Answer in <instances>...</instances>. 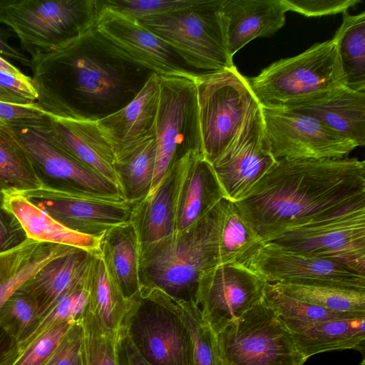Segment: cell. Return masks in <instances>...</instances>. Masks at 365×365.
<instances>
[{
    "label": "cell",
    "instance_id": "5",
    "mask_svg": "<svg viewBox=\"0 0 365 365\" xmlns=\"http://www.w3.org/2000/svg\"><path fill=\"white\" fill-rule=\"evenodd\" d=\"M223 0H198L175 13L138 19L164 40L198 76L235 66L222 24Z\"/></svg>",
    "mask_w": 365,
    "mask_h": 365
},
{
    "label": "cell",
    "instance_id": "35",
    "mask_svg": "<svg viewBox=\"0 0 365 365\" xmlns=\"http://www.w3.org/2000/svg\"><path fill=\"white\" fill-rule=\"evenodd\" d=\"M41 188L31 160L9 128L0 123V197Z\"/></svg>",
    "mask_w": 365,
    "mask_h": 365
},
{
    "label": "cell",
    "instance_id": "9",
    "mask_svg": "<svg viewBox=\"0 0 365 365\" xmlns=\"http://www.w3.org/2000/svg\"><path fill=\"white\" fill-rule=\"evenodd\" d=\"M204 158L212 163L242 127L255 100L235 66L195 78Z\"/></svg>",
    "mask_w": 365,
    "mask_h": 365
},
{
    "label": "cell",
    "instance_id": "49",
    "mask_svg": "<svg viewBox=\"0 0 365 365\" xmlns=\"http://www.w3.org/2000/svg\"><path fill=\"white\" fill-rule=\"evenodd\" d=\"M12 34L11 31L0 26V56L14 59L30 67V58L9 43V38L13 36Z\"/></svg>",
    "mask_w": 365,
    "mask_h": 365
},
{
    "label": "cell",
    "instance_id": "11",
    "mask_svg": "<svg viewBox=\"0 0 365 365\" xmlns=\"http://www.w3.org/2000/svg\"><path fill=\"white\" fill-rule=\"evenodd\" d=\"M266 242L335 260L365 274V207L287 229L269 237Z\"/></svg>",
    "mask_w": 365,
    "mask_h": 365
},
{
    "label": "cell",
    "instance_id": "29",
    "mask_svg": "<svg viewBox=\"0 0 365 365\" xmlns=\"http://www.w3.org/2000/svg\"><path fill=\"white\" fill-rule=\"evenodd\" d=\"M101 255L124 297L140 298V242L131 222L116 226L101 237Z\"/></svg>",
    "mask_w": 365,
    "mask_h": 365
},
{
    "label": "cell",
    "instance_id": "23",
    "mask_svg": "<svg viewBox=\"0 0 365 365\" xmlns=\"http://www.w3.org/2000/svg\"><path fill=\"white\" fill-rule=\"evenodd\" d=\"M287 11L282 0H223L221 14L230 56L255 38L277 32Z\"/></svg>",
    "mask_w": 365,
    "mask_h": 365
},
{
    "label": "cell",
    "instance_id": "26",
    "mask_svg": "<svg viewBox=\"0 0 365 365\" xmlns=\"http://www.w3.org/2000/svg\"><path fill=\"white\" fill-rule=\"evenodd\" d=\"M282 319L306 359L333 350L357 349L364 353L365 317L320 322Z\"/></svg>",
    "mask_w": 365,
    "mask_h": 365
},
{
    "label": "cell",
    "instance_id": "1",
    "mask_svg": "<svg viewBox=\"0 0 365 365\" xmlns=\"http://www.w3.org/2000/svg\"><path fill=\"white\" fill-rule=\"evenodd\" d=\"M235 203L264 242L287 229L365 207V163L348 158L279 160Z\"/></svg>",
    "mask_w": 365,
    "mask_h": 365
},
{
    "label": "cell",
    "instance_id": "42",
    "mask_svg": "<svg viewBox=\"0 0 365 365\" xmlns=\"http://www.w3.org/2000/svg\"><path fill=\"white\" fill-rule=\"evenodd\" d=\"M74 323H61L41 333L21 351L13 365H43Z\"/></svg>",
    "mask_w": 365,
    "mask_h": 365
},
{
    "label": "cell",
    "instance_id": "24",
    "mask_svg": "<svg viewBox=\"0 0 365 365\" xmlns=\"http://www.w3.org/2000/svg\"><path fill=\"white\" fill-rule=\"evenodd\" d=\"M225 197L212 165L197 152H191L180 185L175 232L190 227Z\"/></svg>",
    "mask_w": 365,
    "mask_h": 365
},
{
    "label": "cell",
    "instance_id": "50",
    "mask_svg": "<svg viewBox=\"0 0 365 365\" xmlns=\"http://www.w3.org/2000/svg\"><path fill=\"white\" fill-rule=\"evenodd\" d=\"M119 360L120 365H150L140 356L125 334L120 340Z\"/></svg>",
    "mask_w": 365,
    "mask_h": 365
},
{
    "label": "cell",
    "instance_id": "37",
    "mask_svg": "<svg viewBox=\"0 0 365 365\" xmlns=\"http://www.w3.org/2000/svg\"><path fill=\"white\" fill-rule=\"evenodd\" d=\"M82 365H120L119 343L122 337L106 330L87 307L81 319Z\"/></svg>",
    "mask_w": 365,
    "mask_h": 365
},
{
    "label": "cell",
    "instance_id": "41",
    "mask_svg": "<svg viewBox=\"0 0 365 365\" xmlns=\"http://www.w3.org/2000/svg\"><path fill=\"white\" fill-rule=\"evenodd\" d=\"M198 0H99L103 6L113 9L137 19L158 16L186 9Z\"/></svg>",
    "mask_w": 365,
    "mask_h": 365
},
{
    "label": "cell",
    "instance_id": "31",
    "mask_svg": "<svg viewBox=\"0 0 365 365\" xmlns=\"http://www.w3.org/2000/svg\"><path fill=\"white\" fill-rule=\"evenodd\" d=\"M71 247L28 239L20 246L0 253V308L41 267Z\"/></svg>",
    "mask_w": 365,
    "mask_h": 365
},
{
    "label": "cell",
    "instance_id": "19",
    "mask_svg": "<svg viewBox=\"0 0 365 365\" xmlns=\"http://www.w3.org/2000/svg\"><path fill=\"white\" fill-rule=\"evenodd\" d=\"M97 120L58 118L47 115L36 125L30 127L37 129L58 148L120 190L114 170L113 150Z\"/></svg>",
    "mask_w": 365,
    "mask_h": 365
},
{
    "label": "cell",
    "instance_id": "45",
    "mask_svg": "<svg viewBox=\"0 0 365 365\" xmlns=\"http://www.w3.org/2000/svg\"><path fill=\"white\" fill-rule=\"evenodd\" d=\"M44 112L36 103H14L0 101V123L4 125H35L46 118Z\"/></svg>",
    "mask_w": 365,
    "mask_h": 365
},
{
    "label": "cell",
    "instance_id": "32",
    "mask_svg": "<svg viewBox=\"0 0 365 365\" xmlns=\"http://www.w3.org/2000/svg\"><path fill=\"white\" fill-rule=\"evenodd\" d=\"M140 296L163 306L180 319L192 344L195 365H220L216 334L195 302L173 298L156 289L140 290Z\"/></svg>",
    "mask_w": 365,
    "mask_h": 365
},
{
    "label": "cell",
    "instance_id": "27",
    "mask_svg": "<svg viewBox=\"0 0 365 365\" xmlns=\"http://www.w3.org/2000/svg\"><path fill=\"white\" fill-rule=\"evenodd\" d=\"M139 299H127L108 270L101 253L93 255L89 273L88 309L106 330L118 337H123L132 312Z\"/></svg>",
    "mask_w": 365,
    "mask_h": 365
},
{
    "label": "cell",
    "instance_id": "36",
    "mask_svg": "<svg viewBox=\"0 0 365 365\" xmlns=\"http://www.w3.org/2000/svg\"><path fill=\"white\" fill-rule=\"evenodd\" d=\"M272 285L287 296L329 310L365 313V289L326 284L277 283Z\"/></svg>",
    "mask_w": 365,
    "mask_h": 365
},
{
    "label": "cell",
    "instance_id": "2",
    "mask_svg": "<svg viewBox=\"0 0 365 365\" xmlns=\"http://www.w3.org/2000/svg\"><path fill=\"white\" fill-rule=\"evenodd\" d=\"M30 61L36 103L51 117L93 119V107L98 120L97 107L102 118L125 106L141 89L130 85L126 74L127 66L132 63L106 49L92 29L58 49L31 56Z\"/></svg>",
    "mask_w": 365,
    "mask_h": 365
},
{
    "label": "cell",
    "instance_id": "3",
    "mask_svg": "<svg viewBox=\"0 0 365 365\" xmlns=\"http://www.w3.org/2000/svg\"><path fill=\"white\" fill-rule=\"evenodd\" d=\"M212 208L185 230L140 245V290L195 303L200 275L218 264Z\"/></svg>",
    "mask_w": 365,
    "mask_h": 365
},
{
    "label": "cell",
    "instance_id": "28",
    "mask_svg": "<svg viewBox=\"0 0 365 365\" xmlns=\"http://www.w3.org/2000/svg\"><path fill=\"white\" fill-rule=\"evenodd\" d=\"M212 210L218 264L246 266L264 242L235 202L223 197Z\"/></svg>",
    "mask_w": 365,
    "mask_h": 365
},
{
    "label": "cell",
    "instance_id": "48",
    "mask_svg": "<svg viewBox=\"0 0 365 365\" xmlns=\"http://www.w3.org/2000/svg\"><path fill=\"white\" fill-rule=\"evenodd\" d=\"M20 354L19 343L0 327V365H13Z\"/></svg>",
    "mask_w": 365,
    "mask_h": 365
},
{
    "label": "cell",
    "instance_id": "10",
    "mask_svg": "<svg viewBox=\"0 0 365 365\" xmlns=\"http://www.w3.org/2000/svg\"><path fill=\"white\" fill-rule=\"evenodd\" d=\"M98 4L92 32L110 52L159 76H198L169 44L137 19L103 6L99 0Z\"/></svg>",
    "mask_w": 365,
    "mask_h": 365
},
{
    "label": "cell",
    "instance_id": "33",
    "mask_svg": "<svg viewBox=\"0 0 365 365\" xmlns=\"http://www.w3.org/2000/svg\"><path fill=\"white\" fill-rule=\"evenodd\" d=\"M341 73V84L365 91V12L343 13L341 26L334 37Z\"/></svg>",
    "mask_w": 365,
    "mask_h": 365
},
{
    "label": "cell",
    "instance_id": "8",
    "mask_svg": "<svg viewBox=\"0 0 365 365\" xmlns=\"http://www.w3.org/2000/svg\"><path fill=\"white\" fill-rule=\"evenodd\" d=\"M195 78L159 76L156 157L149 194L178 159L190 151L203 155Z\"/></svg>",
    "mask_w": 365,
    "mask_h": 365
},
{
    "label": "cell",
    "instance_id": "14",
    "mask_svg": "<svg viewBox=\"0 0 365 365\" xmlns=\"http://www.w3.org/2000/svg\"><path fill=\"white\" fill-rule=\"evenodd\" d=\"M267 283L245 265L217 264L200 275L195 304L217 334L263 299Z\"/></svg>",
    "mask_w": 365,
    "mask_h": 365
},
{
    "label": "cell",
    "instance_id": "34",
    "mask_svg": "<svg viewBox=\"0 0 365 365\" xmlns=\"http://www.w3.org/2000/svg\"><path fill=\"white\" fill-rule=\"evenodd\" d=\"M155 157V137L115 155L114 170L127 201L135 202L149 194Z\"/></svg>",
    "mask_w": 365,
    "mask_h": 365
},
{
    "label": "cell",
    "instance_id": "30",
    "mask_svg": "<svg viewBox=\"0 0 365 365\" xmlns=\"http://www.w3.org/2000/svg\"><path fill=\"white\" fill-rule=\"evenodd\" d=\"M4 203L17 217L28 239L75 247L92 254L101 253V238L69 230L32 204L22 194L6 195Z\"/></svg>",
    "mask_w": 365,
    "mask_h": 365
},
{
    "label": "cell",
    "instance_id": "16",
    "mask_svg": "<svg viewBox=\"0 0 365 365\" xmlns=\"http://www.w3.org/2000/svg\"><path fill=\"white\" fill-rule=\"evenodd\" d=\"M125 335L150 365H195L185 328L173 313L153 301L139 299Z\"/></svg>",
    "mask_w": 365,
    "mask_h": 365
},
{
    "label": "cell",
    "instance_id": "7",
    "mask_svg": "<svg viewBox=\"0 0 365 365\" xmlns=\"http://www.w3.org/2000/svg\"><path fill=\"white\" fill-rule=\"evenodd\" d=\"M220 365H303L283 319L263 299L216 334Z\"/></svg>",
    "mask_w": 365,
    "mask_h": 365
},
{
    "label": "cell",
    "instance_id": "4",
    "mask_svg": "<svg viewBox=\"0 0 365 365\" xmlns=\"http://www.w3.org/2000/svg\"><path fill=\"white\" fill-rule=\"evenodd\" d=\"M98 0H0V24L31 56L58 49L93 28Z\"/></svg>",
    "mask_w": 365,
    "mask_h": 365
},
{
    "label": "cell",
    "instance_id": "22",
    "mask_svg": "<svg viewBox=\"0 0 365 365\" xmlns=\"http://www.w3.org/2000/svg\"><path fill=\"white\" fill-rule=\"evenodd\" d=\"M191 152L187 153L171 165L154 192L134 202L130 222L140 245L153 243L175 232L180 185Z\"/></svg>",
    "mask_w": 365,
    "mask_h": 365
},
{
    "label": "cell",
    "instance_id": "13",
    "mask_svg": "<svg viewBox=\"0 0 365 365\" xmlns=\"http://www.w3.org/2000/svg\"><path fill=\"white\" fill-rule=\"evenodd\" d=\"M32 204L74 232L101 238L130 222L134 202L120 195L38 188L22 194Z\"/></svg>",
    "mask_w": 365,
    "mask_h": 365
},
{
    "label": "cell",
    "instance_id": "38",
    "mask_svg": "<svg viewBox=\"0 0 365 365\" xmlns=\"http://www.w3.org/2000/svg\"><path fill=\"white\" fill-rule=\"evenodd\" d=\"M263 302L281 318L302 322H320L333 319L365 317L364 312H343L329 310L316 304L287 296L267 283Z\"/></svg>",
    "mask_w": 365,
    "mask_h": 365
},
{
    "label": "cell",
    "instance_id": "6",
    "mask_svg": "<svg viewBox=\"0 0 365 365\" xmlns=\"http://www.w3.org/2000/svg\"><path fill=\"white\" fill-rule=\"evenodd\" d=\"M247 79L261 107L284 108L310 98L342 85L336 43L333 38L315 43Z\"/></svg>",
    "mask_w": 365,
    "mask_h": 365
},
{
    "label": "cell",
    "instance_id": "25",
    "mask_svg": "<svg viewBox=\"0 0 365 365\" xmlns=\"http://www.w3.org/2000/svg\"><path fill=\"white\" fill-rule=\"evenodd\" d=\"M93 255L96 254L71 247L48 262L20 287L34 301L39 322L55 302L86 272Z\"/></svg>",
    "mask_w": 365,
    "mask_h": 365
},
{
    "label": "cell",
    "instance_id": "39",
    "mask_svg": "<svg viewBox=\"0 0 365 365\" xmlns=\"http://www.w3.org/2000/svg\"><path fill=\"white\" fill-rule=\"evenodd\" d=\"M90 266L91 264L86 272L55 302L40 320L36 330L21 347V352L38 335L51 327L63 322H77L81 320L88 303Z\"/></svg>",
    "mask_w": 365,
    "mask_h": 365
},
{
    "label": "cell",
    "instance_id": "44",
    "mask_svg": "<svg viewBox=\"0 0 365 365\" xmlns=\"http://www.w3.org/2000/svg\"><path fill=\"white\" fill-rule=\"evenodd\" d=\"M287 11L306 16H322L344 13L360 0H282Z\"/></svg>",
    "mask_w": 365,
    "mask_h": 365
},
{
    "label": "cell",
    "instance_id": "18",
    "mask_svg": "<svg viewBox=\"0 0 365 365\" xmlns=\"http://www.w3.org/2000/svg\"><path fill=\"white\" fill-rule=\"evenodd\" d=\"M5 125L26 151L41 188L64 192L85 190L123 196L118 186L71 158L35 128Z\"/></svg>",
    "mask_w": 365,
    "mask_h": 365
},
{
    "label": "cell",
    "instance_id": "21",
    "mask_svg": "<svg viewBox=\"0 0 365 365\" xmlns=\"http://www.w3.org/2000/svg\"><path fill=\"white\" fill-rule=\"evenodd\" d=\"M284 108L314 118L357 147L365 144V91L339 85Z\"/></svg>",
    "mask_w": 365,
    "mask_h": 365
},
{
    "label": "cell",
    "instance_id": "40",
    "mask_svg": "<svg viewBox=\"0 0 365 365\" xmlns=\"http://www.w3.org/2000/svg\"><path fill=\"white\" fill-rule=\"evenodd\" d=\"M39 319L33 299L19 288L0 308V327L21 347L38 327Z\"/></svg>",
    "mask_w": 365,
    "mask_h": 365
},
{
    "label": "cell",
    "instance_id": "17",
    "mask_svg": "<svg viewBox=\"0 0 365 365\" xmlns=\"http://www.w3.org/2000/svg\"><path fill=\"white\" fill-rule=\"evenodd\" d=\"M246 267L269 284H326L365 289V274L329 259L264 243Z\"/></svg>",
    "mask_w": 365,
    "mask_h": 365
},
{
    "label": "cell",
    "instance_id": "52",
    "mask_svg": "<svg viewBox=\"0 0 365 365\" xmlns=\"http://www.w3.org/2000/svg\"><path fill=\"white\" fill-rule=\"evenodd\" d=\"M0 69L16 76L24 75L18 68L4 59L1 56H0Z\"/></svg>",
    "mask_w": 365,
    "mask_h": 365
},
{
    "label": "cell",
    "instance_id": "20",
    "mask_svg": "<svg viewBox=\"0 0 365 365\" xmlns=\"http://www.w3.org/2000/svg\"><path fill=\"white\" fill-rule=\"evenodd\" d=\"M159 98V76L152 73L128 104L97 120L115 155L155 137Z\"/></svg>",
    "mask_w": 365,
    "mask_h": 365
},
{
    "label": "cell",
    "instance_id": "12",
    "mask_svg": "<svg viewBox=\"0 0 365 365\" xmlns=\"http://www.w3.org/2000/svg\"><path fill=\"white\" fill-rule=\"evenodd\" d=\"M261 111L264 138L277 161L344 158L357 148L305 114L285 108L261 107Z\"/></svg>",
    "mask_w": 365,
    "mask_h": 365
},
{
    "label": "cell",
    "instance_id": "15",
    "mask_svg": "<svg viewBox=\"0 0 365 365\" xmlns=\"http://www.w3.org/2000/svg\"><path fill=\"white\" fill-rule=\"evenodd\" d=\"M264 135L261 107L256 100L230 143L211 163L225 197L237 202L277 163Z\"/></svg>",
    "mask_w": 365,
    "mask_h": 365
},
{
    "label": "cell",
    "instance_id": "51",
    "mask_svg": "<svg viewBox=\"0 0 365 365\" xmlns=\"http://www.w3.org/2000/svg\"><path fill=\"white\" fill-rule=\"evenodd\" d=\"M0 101L14 103H29L31 102L0 87Z\"/></svg>",
    "mask_w": 365,
    "mask_h": 365
},
{
    "label": "cell",
    "instance_id": "43",
    "mask_svg": "<svg viewBox=\"0 0 365 365\" xmlns=\"http://www.w3.org/2000/svg\"><path fill=\"white\" fill-rule=\"evenodd\" d=\"M81 320L71 327L58 347L43 365H82Z\"/></svg>",
    "mask_w": 365,
    "mask_h": 365
},
{
    "label": "cell",
    "instance_id": "46",
    "mask_svg": "<svg viewBox=\"0 0 365 365\" xmlns=\"http://www.w3.org/2000/svg\"><path fill=\"white\" fill-rule=\"evenodd\" d=\"M28 240L26 234L14 214L9 210L0 197V253L11 250Z\"/></svg>",
    "mask_w": 365,
    "mask_h": 365
},
{
    "label": "cell",
    "instance_id": "47",
    "mask_svg": "<svg viewBox=\"0 0 365 365\" xmlns=\"http://www.w3.org/2000/svg\"><path fill=\"white\" fill-rule=\"evenodd\" d=\"M0 87L31 102L36 101L38 95L31 77L25 74L16 76L0 69Z\"/></svg>",
    "mask_w": 365,
    "mask_h": 365
}]
</instances>
